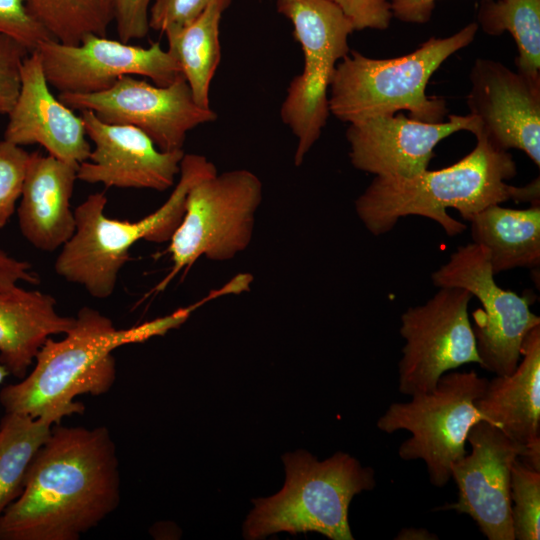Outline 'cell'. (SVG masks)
<instances>
[{
    "mask_svg": "<svg viewBox=\"0 0 540 540\" xmlns=\"http://www.w3.org/2000/svg\"><path fill=\"white\" fill-rule=\"evenodd\" d=\"M439 0H390L393 18L411 24L427 23Z\"/></svg>",
    "mask_w": 540,
    "mask_h": 540,
    "instance_id": "cell-35",
    "label": "cell"
},
{
    "mask_svg": "<svg viewBox=\"0 0 540 540\" xmlns=\"http://www.w3.org/2000/svg\"><path fill=\"white\" fill-rule=\"evenodd\" d=\"M30 153L5 139L0 141V229L15 212L21 197Z\"/></svg>",
    "mask_w": 540,
    "mask_h": 540,
    "instance_id": "cell-28",
    "label": "cell"
},
{
    "mask_svg": "<svg viewBox=\"0 0 540 540\" xmlns=\"http://www.w3.org/2000/svg\"><path fill=\"white\" fill-rule=\"evenodd\" d=\"M152 0H111L113 21L120 41L129 43L149 33V10Z\"/></svg>",
    "mask_w": 540,
    "mask_h": 540,
    "instance_id": "cell-32",
    "label": "cell"
},
{
    "mask_svg": "<svg viewBox=\"0 0 540 540\" xmlns=\"http://www.w3.org/2000/svg\"><path fill=\"white\" fill-rule=\"evenodd\" d=\"M120 483L107 427L54 424L21 494L0 517V539L78 540L117 509Z\"/></svg>",
    "mask_w": 540,
    "mask_h": 540,
    "instance_id": "cell-1",
    "label": "cell"
},
{
    "mask_svg": "<svg viewBox=\"0 0 540 540\" xmlns=\"http://www.w3.org/2000/svg\"><path fill=\"white\" fill-rule=\"evenodd\" d=\"M58 99L72 110L92 111L105 123L134 126L166 152L183 150L190 130L217 118L211 108H202L195 102L182 74L167 86L126 75L107 90L64 92L59 93Z\"/></svg>",
    "mask_w": 540,
    "mask_h": 540,
    "instance_id": "cell-12",
    "label": "cell"
},
{
    "mask_svg": "<svg viewBox=\"0 0 540 540\" xmlns=\"http://www.w3.org/2000/svg\"><path fill=\"white\" fill-rule=\"evenodd\" d=\"M468 222L473 243L487 253L493 273L540 264V204L527 209L490 205Z\"/></svg>",
    "mask_w": 540,
    "mask_h": 540,
    "instance_id": "cell-22",
    "label": "cell"
},
{
    "mask_svg": "<svg viewBox=\"0 0 540 540\" xmlns=\"http://www.w3.org/2000/svg\"><path fill=\"white\" fill-rule=\"evenodd\" d=\"M36 50L48 84L59 93L101 92L126 75L148 77L158 86H167L181 74L177 62L158 42L144 48L89 34L76 45L51 39Z\"/></svg>",
    "mask_w": 540,
    "mask_h": 540,
    "instance_id": "cell-13",
    "label": "cell"
},
{
    "mask_svg": "<svg viewBox=\"0 0 540 540\" xmlns=\"http://www.w3.org/2000/svg\"><path fill=\"white\" fill-rule=\"evenodd\" d=\"M189 309L127 329L90 307H82L73 326L60 340L48 338L35 357V365L19 382L4 386L0 404L5 412L32 418L55 415L61 420L82 414L80 395L107 393L116 380L112 351L163 335L183 323Z\"/></svg>",
    "mask_w": 540,
    "mask_h": 540,
    "instance_id": "cell-3",
    "label": "cell"
},
{
    "mask_svg": "<svg viewBox=\"0 0 540 540\" xmlns=\"http://www.w3.org/2000/svg\"><path fill=\"white\" fill-rule=\"evenodd\" d=\"M511 518L515 540L540 539V471L519 458L510 475Z\"/></svg>",
    "mask_w": 540,
    "mask_h": 540,
    "instance_id": "cell-27",
    "label": "cell"
},
{
    "mask_svg": "<svg viewBox=\"0 0 540 540\" xmlns=\"http://www.w3.org/2000/svg\"><path fill=\"white\" fill-rule=\"evenodd\" d=\"M475 137V148L443 169H427L411 178L375 176L355 201L366 229L379 236L392 230L400 218L415 215L435 221L452 237L465 231L466 225L451 217L448 208L469 221L484 208L508 200L538 205L539 178L522 187L508 184L517 173L512 155L481 133Z\"/></svg>",
    "mask_w": 540,
    "mask_h": 540,
    "instance_id": "cell-2",
    "label": "cell"
},
{
    "mask_svg": "<svg viewBox=\"0 0 540 540\" xmlns=\"http://www.w3.org/2000/svg\"><path fill=\"white\" fill-rule=\"evenodd\" d=\"M27 6L54 40L67 45L89 34L107 36L113 21L111 0H27Z\"/></svg>",
    "mask_w": 540,
    "mask_h": 540,
    "instance_id": "cell-26",
    "label": "cell"
},
{
    "mask_svg": "<svg viewBox=\"0 0 540 540\" xmlns=\"http://www.w3.org/2000/svg\"><path fill=\"white\" fill-rule=\"evenodd\" d=\"M398 540H433L438 539L435 534L425 528H403L395 537Z\"/></svg>",
    "mask_w": 540,
    "mask_h": 540,
    "instance_id": "cell-36",
    "label": "cell"
},
{
    "mask_svg": "<svg viewBox=\"0 0 540 540\" xmlns=\"http://www.w3.org/2000/svg\"><path fill=\"white\" fill-rule=\"evenodd\" d=\"M29 53L15 40L0 34V114H8L16 101L20 68Z\"/></svg>",
    "mask_w": 540,
    "mask_h": 540,
    "instance_id": "cell-31",
    "label": "cell"
},
{
    "mask_svg": "<svg viewBox=\"0 0 540 540\" xmlns=\"http://www.w3.org/2000/svg\"><path fill=\"white\" fill-rule=\"evenodd\" d=\"M476 405L485 421L515 442L540 441V326L525 338L515 370L488 380Z\"/></svg>",
    "mask_w": 540,
    "mask_h": 540,
    "instance_id": "cell-20",
    "label": "cell"
},
{
    "mask_svg": "<svg viewBox=\"0 0 540 540\" xmlns=\"http://www.w3.org/2000/svg\"><path fill=\"white\" fill-rule=\"evenodd\" d=\"M78 166L49 154L30 153L17 217L22 235L33 247L54 251L74 234L71 198Z\"/></svg>",
    "mask_w": 540,
    "mask_h": 540,
    "instance_id": "cell-19",
    "label": "cell"
},
{
    "mask_svg": "<svg viewBox=\"0 0 540 540\" xmlns=\"http://www.w3.org/2000/svg\"><path fill=\"white\" fill-rule=\"evenodd\" d=\"M478 30L471 22L450 36L430 37L395 58H370L350 50L337 64L329 87L330 114L349 124L402 110L421 121H443L446 102L428 96L427 84L451 55L473 42Z\"/></svg>",
    "mask_w": 540,
    "mask_h": 540,
    "instance_id": "cell-5",
    "label": "cell"
},
{
    "mask_svg": "<svg viewBox=\"0 0 540 540\" xmlns=\"http://www.w3.org/2000/svg\"><path fill=\"white\" fill-rule=\"evenodd\" d=\"M471 452L451 468L458 500L437 510L469 515L488 540H515L511 518L510 475L525 446L498 427L480 420L469 431Z\"/></svg>",
    "mask_w": 540,
    "mask_h": 540,
    "instance_id": "cell-14",
    "label": "cell"
},
{
    "mask_svg": "<svg viewBox=\"0 0 540 540\" xmlns=\"http://www.w3.org/2000/svg\"><path fill=\"white\" fill-rule=\"evenodd\" d=\"M93 142L88 160L79 164L77 180L105 187L164 191L174 185L183 150L166 152L140 129L108 124L89 110L80 114Z\"/></svg>",
    "mask_w": 540,
    "mask_h": 540,
    "instance_id": "cell-17",
    "label": "cell"
},
{
    "mask_svg": "<svg viewBox=\"0 0 540 540\" xmlns=\"http://www.w3.org/2000/svg\"><path fill=\"white\" fill-rule=\"evenodd\" d=\"M352 22L354 30H386L393 18L390 0H330Z\"/></svg>",
    "mask_w": 540,
    "mask_h": 540,
    "instance_id": "cell-33",
    "label": "cell"
},
{
    "mask_svg": "<svg viewBox=\"0 0 540 540\" xmlns=\"http://www.w3.org/2000/svg\"><path fill=\"white\" fill-rule=\"evenodd\" d=\"M19 282L37 284L39 277L30 263L14 258L0 248V290L11 289Z\"/></svg>",
    "mask_w": 540,
    "mask_h": 540,
    "instance_id": "cell-34",
    "label": "cell"
},
{
    "mask_svg": "<svg viewBox=\"0 0 540 540\" xmlns=\"http://www.w3.org/2000/svg\"><path fill=\"white\" fill-rule=\"evenodd\" d=\"M215 2L228 8L232 0H154L149 10V27L161 33L181 28Z\"/></svg>",
    "mask_w": 540,
    "mask_h": 540,
    "instance_id": "cell-30",
    "label": "cell"
},
{
    "mask_svg": "<svg viewBox=\"0 0 540 540\" xmlns=\"http://www.w3.org/2000/svg\"><path fill=\"white\" fill-rule=\"evenodd\" d=\"M477 129L470 114L450 115L441 122L394 114L351 123L346 138L356 169L375 176L411 178L428 169L443 139L462 130L475 135Z\"/></svg>",
    "mask_w": 540,
    "mask_h": 540,
    "instance_id": "cell-16",
    "label": "cell"
},
{
    "mask_svg": "<svg viewBox=\"0 0 540 540\" xmlns=\"http://www.w3.org/2000/svg\"><path fill=\"white\" fill-rule=\"evenodd\" d=\"M487 383L475 370L446 372L431 391L390 404L376 426L387 434L410 432L399 446L398 456L405 461H424L430 483L443 488L451 480L452 465L467 453L470 429L484 420L476 401Z\"/></svg>",
    "mask_w": 540,
    "mask_h": 540,
    "instance_id": "cell-7",
    "label": "cell"
},
{
    "mask_svg": "<svg viewBox=\"0 0 540 540\" xmlns=\"http://www.w3.org/2000/svg\"><path fill=\"white\" fill-rule=\"evenodd\" d=\"M469 114L495 147L523 151L540 166V76L478 58L470 70Z\"/></svg>",
    "mask_w": 540,
    "mask_h": 540,
    "instance_id": "cell-15",
    "label": "cell"
},
{
    "mask_svg": "<svg viewBox=\"0 0 540 540\" xmlns=\"http://www.w3.org/2000/svg\"><path fill=\"white\" fill-rule=\"evenodd\" d=\"M61 421L55 415L32 418L8 412L0 419V517L21 494L35 455Z\"/></svg>",
    "mask_w": 540,
    "mask_h": 540,
    "instance_id": "cell-24",
    "label": "cell"
},
{
    "mask_svg": "<svg viewBox=\"0 0 540 540\" xmlns=\"http://www.w3.org/2000/svg\"><path fill=\"white\" fill-rule=\"evenodd\" d=\"M75 317L60 315L51 295L18 285L0 290V363L23 378L35 357L53 335L65 334Z\"/></svg>",
    "mask_w": 540,
    "mask_h": 540,
    "instance_id": "cell-21",
    "label": "cell"
},
{
    "mask_svg": "<svg viewBox=\"0 0 540 540\" xmlns=\"http://www.w3.org/2000/svg\"><path fill=\"white\" fill-rule=\"evenodd\" d=\"M226 9L220 2L212 3L189 24L164 33L167 51L177 62L195 102L202 108H210V84L221 59L219 27Z\"/></svg>",
    "mask_w": 540,
    "mask_h": 540,
    "instance_id": "cell-23",
    "label": "cell"
},
{
    "mask_svg": "<svg viewBox=\"0 0 540 540\" xmlns=\"http://www.w3.org/2000/svg\"><path fill=\"white\" fill-rule=\"evenodd\" d=\"M259 177L236 169L205 177L189 190L182 220L170 238V273L156 287L163 290L181 271L204 256L226 261L245 250L262 201Z\"/></svg>",
    "mask_w": 540,
    "mask_h": 540,
    "instance_id": "cell-9",
    "label": "cell"
},
{
    "mask_svg": "<svg viewBox=\"0 0 540 540\" xmlns=\"http://www.w3.org/2000/svg\"><path fill=\"white\" fill-rule=\"evenodd\" d=\"M284 487L268 498L253 500L244 523L246 539L285 531L318 532L331 540H353L348 509L353 497L376 485L375 472L351 455L337 452L324 461L304 450L282 457Z\"/></svg>",
    "mask_w": 540,
    "mask_h": 540,
    "instance_id": "cell-6",
    "label": "cell"
},
{
    "mask_svg": "<svg viewBox=\"0 0 540 540\" xmlns=\"http://www.w3.org/2000/svg\"><path fill=\"white\" fill-rule=\"evenodd\" d=\"M0 34L15 40L30 53L42 42L53 39L29 10L27 0H0Z\"/></svg>",
    "mask_w": 540,
    "mask_h": 540,
    "instance_id": "cell-29",
    "label": "cell"
},
{
    "mask_svg": "<svg viewBox=\"0 0 540 540\" xmlns=\"http://www.w3.org/2000/svg\"><path fill=\"white\" fill-rule=\"evenodd\" d=\"M462 288H439L422 305L402 313L405 340L398 363V390L413 396L435 388L439 378L462 365L481 361L468 307L472 299Z\"/></svg>",
    "mask_w": 540,
    "mask_h": 540,
    "instance_id": "cell-11",
    "label": "cell"
},
{
    "mask_svg": "<svg viewBox=\"0 0 540 540\" xmlns=\"http://www.w3.org/2000/svg\"><path fill=\"white\" fill-rule=\"evenodd\" d=\"M49 87L39 52L34 50L22 62L19 93L7 114L4 139L19 146L39 144L49 155L79 165L92 150L83 120Z\"/></svg>",
    "mask_w": 540,
    "mask_h": 540,
    "instance_id": "cell-18",
    "label": "cell"
},
{
    "mask_svg": "<svg viewBox=\"0 0 540 540\" xmlns=\"http://www.w3.org/2000/svg\"><path fill=\"white\" fill-rule=\"evenodd\" d=\"M277 12L290 20L304 65L293 77L280 109L283 123L297 138L294 163H303L320 138L330 111L328 90L337 64L348 55L355 31L344 12L330 0H275Z\"/></svg>",
    "mask_w": 540,
    "mask_h": 540,
    "instance_id": "cell-8",
    "label": "cell"
},
{
    "mask_svg": "<svg viewBox=\"0 0 540 540\" xmlns=\"http://www.w3.org/2000/svg\"><path fill=\"white\" fill-rule=\"evenodd\" d=\"M10 375L7 368L0 363V384Z\"/></svg>",
    "mask_w": 540,
    "mask_h": 540,
    "instance_id": "cell-37",
    "label": "cell"
},
{
    "mask_svg": "<svg viewBox=\"0 0 540 540\" xmlns=\"http://www.w3.org/2000/svg\"><path fill=\"white\" fill-rule=\"evenodd\" d=\"M476 23L491 36L508 32L517 46V70L540 76V0H483Z\"/></svg>",
    "mask_w": 540,
    "mask_h": 540,
    "instance_id": "cell-25",
    "label": "cell"
},
{
    "mask_svg": "<svg viewBox=\"0 0 540 540\" xmlns=\"http://www.w3.org/2000/svg\"><path fill=\"white\" fill-rule=\"evenodd\" d=\"M216 173L215 165L205 156L184 154L179 181L168 199L156 211L134 222L107 217L105 194H90L74 210L75 231L56 258V273L83 286L92 297L108 298L121 269L131 259V247L142 239L169 241L184 215L190 188Z\"/></svg>",
    "mask_w": 540,
    "mask_h": 540,
    "instance_id": "cell-4",
    "label": "cell"
},
{
    "mask_svg": "<svg viewBox=\"0 0 540 540\" xmlns=\"http://www.w3.org/2000/svg\"><path fill=\"white\" fill-rule=\"evenodd\" d=\"M486 250L475 243L457 248L448 261L431 274L438 288H462L482 307L473 313L472 325L480 367L495 375H509L517 367L529 332L540 326L530 310L531 294L505 290L494 279Z\"/></svg>",
    "mask_w": 540,
    "mask_h": 540,
    "instance_id": "cell-10",
    "label": "cell"
}]
</instances>
